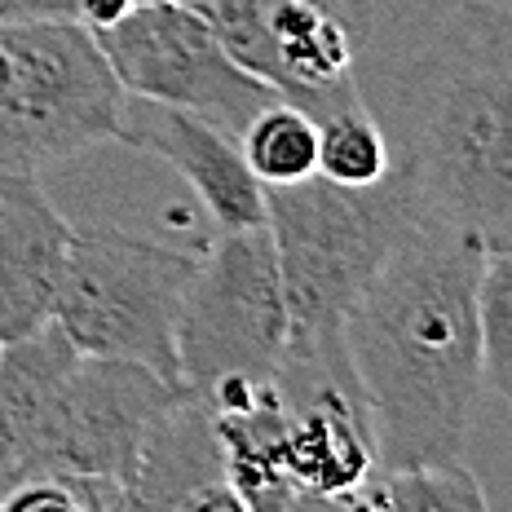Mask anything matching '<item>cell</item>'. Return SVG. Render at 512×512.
Returning <instances> with one entry per match:
<instances>
[{"label": "cell", "mask_w": 512, "mask_h": 512, "mask_svg": "<svg viewBox=\"0 0 512 512\" xmlns=\"http://www.w3.org/2000/svg\"><path fill=\"white\" fill-rule=\"evenodd\" d=\"M482 252L473 230L420 217L340 323L380 468L464 460L482 393Z\"/></svg>", "instance_id": "cell-1"}, {"label": "cell", "mask_w": 512, "mask_h": 512, "mask_svg": "<svg viewBox=\"0 0 512 512\" xmlns=\"http://www.w3.org/2000/svg\"><path fill=\"white\" fill-rule=\"evenodd\" d=\"M384 128L420 212L473 230L512 234V9L464 0L424 45L402 53L362 93Z\"/></svg>", "instance_id": "cell-2"}, {"label": "cell", "mask_w": 512, "mask_h": 512, "mask_svg": "<svg viewBox=\"0 0 512 512\" xmlns=\"http://www.w3.org/2000/svg\"><path fill=\"white\" fill-rule=\"evenodd\" d=\"M420 217L402 168L371 186H340L318 173L265 186V230L287 305V358L340 349L349 305Z\"/></svg>", "instance_id": "cell-3"}, {"label": "cell", "mask_w": 512, "mask_h": 512, "mask_svg": "<svg viewBox=\"0 0 512 512\" xmlns=\"http://www.w3.org/2000/svg\"><path fill=\"white\" fill-rule=\"evenodd\" d=\"M199 252L128 234L120 226H80L71 234L53 327L76 354L142 362L181 389L177 314Z\"/></svg>", "instance_id": "cell-4"}, {"label": "cell", "mask_w": 512, "mask_h": 512, "mask_svg": "<svg viewBox=\"0 0 512 512\" xmlns=\"http://www.w3.org/2000/svg\"><path fill=\"white\" fill-rule=\"evenodd\" d=\"M9 84L0 89V168L40 173L120 137L124 84L98 45V31L71 18L0 23Z\"/></svg>", "instance_id": "cell-5"}, {"label": "cell", "mask_w": 512, "mask_h": 512, "mask_svg": "<svg viewBox=\"0 0 512 512\" xmlns=\"http://www.w3.org/2000/svg\"><path fill=\"white\" fill-rule=\"evenodd\" d=\"M283 367L287 305L270 230H221L199 252L177 314L181 389L204 398L221 380H279Z\"/></svg>", "instance_id": "cell-6"}, {"label": "cell", "mask_w": 512, "mask_h": 512, "mask_svg": "<svg viewBox=\"0 0 512 512\" xmlns=\"http://www.w3.org/2000/svg\"><path fill=\"white\" fill-rule=\"evenodd\" d=\"M239 67L283 102L318 115L362 98L358 53L376 27L371 0H186Z\"/></svg>", "instance_id": "cell-7"}, {"label": "cell", "mask_w": 512, "mask_h": 512, "mask_svg": "<svg viewBox=\"0 0 512 512\" xmlns=\"http://www.w3.org/2000/svg\"><path fill=\"white\" fill-rule=\"evenodd\" d=\"M98 45L128 98L181 106L234 137L256 111L279 102L270 84L230 58L186 0H142L115 27L98 31Z\"/></svg>", "instance_id": "cell-8"}, {"label": "cell", "mask_w": 512, "mask_h": 512, "mask_svg": "<svg viewBox=\"0 0 512 512\" xmlns=\"http://www.w3.org/2000/svg\"><path fill=\"white\" fill-rule=\"evenodd\" d=\"M177 393V384L142 362L80 354L53 398L31 477H71L93 490L98 512H128L142 433Z\"/></svg>", "instance_id": "cell-9"}, {"label": "cell", "mask_w": 512, "mask_h": 512, "mask_svg": "<svg viewBox=\"0 0 512 512\" xmlns=\"http://www.w3.org/2000/svg\"><path fill=\"white\" fill-rule=\"evenodd\" d=\"M115 142L133 146V151L173 168L204 199L217 230L265 226V186L252 177L248 159L239 151V137L204 120V115L133 98V102H124L120 137Z\"/></svg>", "instance_id": "cell-10"}, {"label": "cell", "mask_w": 512, "mask_h": 512, "mask_svg": "<svg viewBox=\"0 0 512 512\" xmlns=\"http://www.w3.org/2000/svg\"><path fill=\"white\" fill-rule=\"evenodd\" d=\"M71 226L36 173L0 168V345L53 323L71 256Z\"/></svg>", "instance_id": "cell-11"}, {"label": "cell", "mask_w": 512, "mask_h": 512, "mask_svg": "<svg viewBox=\"0 0 512 512\" xmlns=\"http://www.w3.org/2000/svg\"><path fill=\"white\" fill-rule=\"evenodd\" d=\"M128 508H177V512H243L226 477V451L204 398L181 389L146 424L137 446Z\"/></svg>", "instance_id": "cell-12"}, {"label": "cell", "mask_w": 512, "mask_h": 512, "mask_svg": "<svg viewBox=\"0 0 512 512\" xmlns=\"http://www.w3.org/2000/svg\"><path fill=\"white\" fill-rule=\"evenodd\" d=\"M76 358L71 340L53 323L0 345V499L36 473L53 398Z\"/></svg>", "instance_id": "cell-13"}, {"label": "cell", "mask_w": 512, "mask_h": 512, "mask_svg": "<svg viewBox=\"0 0 512 512\" xmlns=\"http://www.w3.org/2000/svg\"><path fill=\"white\" fill-rule=\"evenodd\" d=\"M345 508L371 512H482L486 490L460 464H407V468H376L367 486Z\"/></svg>", "instance_id": "cell-14"}, {"label": "cell", "mask_w": 512, "mask_h": 512, "mask_svg": "<svg viewBox=\"0 0 512 512\" xmlns=\"http://www.w3.org/2000/svg\"><path fill=\"white\" fill-rule=\"evenodd\" d=\"M239 151L261 186H287L318 173V124L296 102H270L239 133Z\"/></svg>", "instance_id": "cell-15"}, {"label": "cell", "mask_w": 512, "mask_h": 512, "mask_svg": "<svg viewBox=\"0 0 512 512\" xmlns=\"http://www.w3.org/2000/svg\"><path fill=\"white\" fill-rule=\"evenodd\" d=\"M314 124H318V177L340 181V186H371L393 168L384 128L362 98L318 115Z\"/></svg>", "instance_id": "cell-16"}, {"label": "cell", "mask_w": 512, "mask_h": 512, "mask_svg": "<svg viewBox=\"0 0 512 512\" xmlns=\"http://www.w3.org/2000/svg\"><path fill=\"white\" fill-rule=\"evenodd\" d=\"M477 327H482V384L512 402V234L490 239L482 252Z\"/></svg>", "instance_id": "cell-17"}, {"label": "cell", "mask_w": 512, "mask_h": 512, "mask_svg": "<svg viewBox=\"0 0 512 512\" xmlns=\"http://www.w3.org/2000/svg\"><path fill=\"white\" fill-rule=\"evenodd\" d=\"M9 71H14V67H9V49L0 45V89H5V84H9Z\"/></svg>", "instance_id": "cell-18"}]
</instances>
